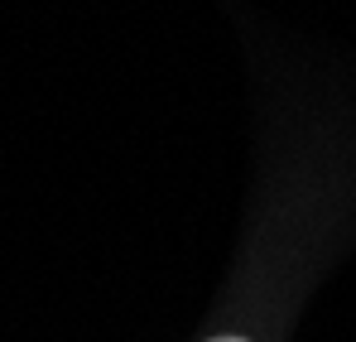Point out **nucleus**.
<instances>
[{
	"instance_id": "f257e3e1",
	"label": "nucleus",
	"mask_w": 356,
	"mask_h": 342,
	"mask_svg": "<svg viewBox=\"0 0 356 342\" xmlns=\"http://www.w3.org/2000/svg\"><path fill=\"white\" fill-rule=\"evenodd\" d=\"M207 342H245V338H207Z\"/></svg>"
}]
</instances>
